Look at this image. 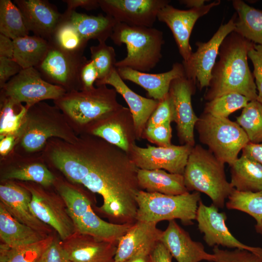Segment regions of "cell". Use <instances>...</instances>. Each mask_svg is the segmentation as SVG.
I'll list each match as a JSON object with an SVG mask.
<instances>
[{
	"label": "cell",
	"mask_w": 262,
	"mask_h": 262,
	"mask_svg": "<svg viewBox=\"0 0 262 262\" xmlns=\"http://www.w3.org/2000/svg\"><path fill=\"white\" fill-rule=\"evenodd\" d=\"M41 155L49 167L66 180L100 195L103 204L98 211L110 222L132 225L136 221V197L141 190L138 168L127 152L98 137L83 134L74 143L50 139Z\"/></svg>",
	"instance_id": "cell-1"
},
{
	"label": "cell",
	"mask_w": 262,
	"mask_h": 262,
	"mask_svg": "<svg viewBox=\"0 0 262 262\" xmlns=\"http://www.w3.org/2000/svg\"><path fill=\"white\" fill-rule=\"evenodd\" d=\"M254 44L234 32L225 38L204 96L205 100L208 101L228 93H236L249 101L257 100L254 78L247 62L248 52Z\"/></svg>",
	"instance_id": "cell-2"
},
{
	"label": "cell",
	"mask_w": 262,
	"mask_h": 262,
	"mask_svg": "<svg viewBox=\"0 0 262 262\" xmlns=\"http://www.w3.org/2000/svg\"><path fill=\"white\" fill-rule=\"evenodd\" d=\"M78 137L57 107L41 101L28 108L14 151L24 155L38 154L50 139L74 143Z\"/></svg>",
	"instance_id": "cell-3"
},
{
	"label": "cell",
	"mask_w": 262,
	"mask_h": 262,
	"mask_svg": "<svg viewBox=\"0 0 262 262\" xmlns=\"http://www.w3.org/2000/svg\"><path fill=\"white\" fill-rule=\"evenodd\" d=\"M114 88L102 85L87 91L66 92L53 100L78 135L85 134L94 124L122 106L117 101Z\"/></svg>",
	"instance_id": "cell-4"
},
{
	"label": "cell",
	"mask_w": 262,
	"mask_h": 262,
	"mask_svg": "<svg viewBox=\"0 0 262 262\" xmlns=\"http://www.w3.org/2000/svg\"><path fill=\"white\" fill-rule=\"evenodd\" d=\"M79 185L58 177L54 185L66 204L76 231L118 244L133 224H117L102 220L94 211L87 193Z\"/></svg>",
	"instance_id": "cell-5"
},
{
	"label": "cell",
	"mask_w": 262,
	"mask_h": 262,
	"mask_svg": "<svg viewBox=\"0 0 262 262\" xmlns=\"http://www.w3.org/2000/svg\"><path fill=\"white\" fill-rule=\"evenodd\" d=\"M183 175L189 192L206 194L218 208L224 207L234 189L227 179L225 163L199 145L193 147Z\"/></svg>",
	"instance_id": "cell-6"
},
{
	"label": "cell",
	"mask_w": 262,
	"mask_h": 262,
	"mask_svg": "<svg viewBox=\"0 0 262 262\" xmlns=\"http://www.w3.org/2000/svg\"><path fill=\"white\" fill-rule=\"evenodd\" d=\"M118 46L125 44L127 54L117 61L115 67H128L146 72L153 69L162 57L163 33L152 28L130 26L117 22L110 37Z\"/></svg>",
	"instance_id": "cell-7"
},
{
	"label": "cell",
	"mask_w": 262,
	"mask_h": 262,
	"mask_svg": "<svg viewBox=\"0 0 262 262\" xmlns=\"http://www.w3.org/2000/svg\"><path fill=\"white\" fill-rule=\"evenodd\" d=\"M200 194L194 191L179 195H168L140 190L136 197V220L157 224L176 219L184 225L196 220Z\"/></svg>",
	"instance_id": "cell-8"
},
{
	"label": "cell",
	"mask_w": 262,
	"mask_h": 262,
	"mask_svg": "<svg viewBox=\"0 0 262 262\" xmlns=\"http://www.w3.org/2000/svg\"><path fill=\"white\" fill-rule=\"evenodd\" d=\"M195 128L200 142L206 145L217 159L229 166L249 142L244 130L228 118L215 117L203 112Z\"/></svg>",
	"instance_id": "cell-9"
},
{
	"label": "cell",
	"mask_w": 262,
	"mask_h": 262,
	"mask_svg": "<svg viewBox=\"0 0 262 262\" xmlns=\"http://www.w3.org/2000/svg\"><path fill=\"white\" fill-rule=\"evenodd\" d=\"M31 194V209L40 221L50 226L64 240L76 232L66 204L56 192L32 182L18 181Z\"/></svg>",
	"instance_id": "cell-10"
},
{
	"label": "cell",
	"mask_w": 262,
	"mask_h": 262,
	"mask_svg": "<svg viewBox=\"0 0 262 262\" xmlns=\"http://www.w3.org/2000/svg\"><path fill=\"white\" fill-rule=\"evenodd\" d=\"M66 92L63 88L51 84L41 77L34 67L23 69L0 89L2 96L19 102L28 108L44 100H56Z\"/></svg>",
	"instance_id": "cell-11"
},
{
	"label": "cell",
	"mask_w": 262,
	"mask_h": 262,
	"mask_svg": "<svg viewBox=\"0 0 262 262\" xmlns=\"http://www.w3.org/2000/svg\"><path fill=\"white\" fill-rule=\"evenodd\" d=\"M49 43L46 57L34 68L44 80L63 88L66 92L80 91V71L87 59L83 54L69 53Z\"/></svg>",
	"instance_id": "cell-12"
},
{
	"label": "cell",
	"mask_w": 262,
	"mask_h": 262,
	"mask_svg": "<svg viewBox=\"0 0 262 262\" xmlns=\"http://www.w3.org/2000/svg\"><path fill=\"white\" fill-rule=\"evenodd\" d=\"M236 18L234 14L227 23L221 25L208 42H196V51L186 61H182L185 76L194 81L200 90L208 87L220 47L225 38L234 31Z\"/></svg>",
	"instance_id": "cell-13"
},
{
	"label": "cell",
	"mask_w": 262,
	"mask_h": 262,
	"mask_svg": "<svg viewBox=\"0 0 262 262\" xmlns=\"http://www.w3.org/2000/svg\"><path fill=\"white\" fill-rule=\"evenodd\" d=\"M193 147L184 144L168 147L148 145L147 147H141L134 143L127 154L139 169H163L169 173L183 175Z\"/></svg>",
	"instance_id": "cell-14"
},
{
	"label": "cell",
	"mask_w": 262,
	"mask_h": 262,
	"mask_svg": "<svg viewBox=\"0 0 262 262\" xmlns=\"http://www.w3.org/2000/svg\"><path fill=\"white\" fill-rule=\"evenodd\" d=\"M196 220L198 229L203 234V239L208 246L247 250L262 257V247L244 244L231 234L226 225L225 213L220 212L213 204L207 206L200 200Z\"/></svg>",
	"instance_id": "cell-15"
},
{
	"label": "cell",
	"mask_w": 262,
	"mask_h": 262,
	"mask_svg": "<svg viewBox=\"0 0 262 262\" xmlns=\"http://www.w3.org/2000/svg\"><path fill=\"white\" fill-rule=\"evenodd\" d=\"M0 181L32 182L45 188L54 186L56 176L48 166L41 153L24 155L14 151L0 158Z\"/></svg>",
	"instance_id": "cell-16"
},
{
	"label": "cell",
	"mask_w": 262,
	"mask_h": 262,
	"mask_svg": "<svg viewBox=\"0 0 262 262\" xmlns=\"http://www.w3.org/2000/svg\"><path fill=\"white\" fill-rule=\"evenodd\" d=\"M99 7L117 22L152 27L168 0H98Z\"/></svg>",
	"instance_id": "cell-17"
},
{
	"label": "cell",
	"mask_w": 262,
	"mask_h": 262,
	"mask_svg": "<svg viewBox=\"0 0 262 262\" xmlns=\"http://www.w3.org/2000/svg\"><path fill=\"white\" fill-rule=\"evenodd\" d=\"M220 2V0H215L189 10L179 9L168 4L159 11L157 19L165 23L171 31L183 61H186L193 52L189 42L196 22Z\"/></svg>",
	"instance_id": "cell-18"
},
{
	"label": "cell",
	"mask_w": 262,
	"mask_h": 262,
	"mask_svg": "<svg viewBox=\"0 0 262 262\" xmlns=\"http://www.w3.org/2000/svg\"><path fill=\"white\" fill-rule=\"evenodd\" d=\"M196 83L185 76L174 79L169 93L173 102L174 122L180 143L194 147V128L198 119L192 105L191 98L196 91Z\"/></svg>",
	"instance_id": "cell-19"
},
{
	"label": "cell",
	"mask_w": 262,
	"mask_h": 262,
	"mask_svg": "<svg viewBox=\"0 0 262 262\" xmlns=\"http://www.w3.org/2000/svg\"><path fill=\"white\" fill-rule=\"evenodd\" d=\"M85 134L98 137L127 153L136 139L132 115L123 106L94 124Z\"/></svg>",
	"instance_id": "cell-20"
},
{
	"label": "cell",
	"mask_w": 262,
	"mask_h": 262,
	"mask_svg": "<svg viewBox=\"0 0 262 262\" xmlns=\"http://www.w3.org/2000/svg\"><path fill=\"white\" fill-rule=\"evenodd\" d=\"M30 191L18 182L1 181L0 200L10 214L17 221L42 233L50 235L52 229L39 220L32 212Z\"/></svg>",
	"instance_id": "cell-21"
},
{
	"label": "cell",
	"mask_w": 262,
	"mask_h": 262,
	"mask_svg": "<svg viewBox=\"0 0 262 262\" xmlns=\"http://www.w3.org/2000/svg\"><path fill=\"white\" fill-rule=\"evenodd\" d=\"M60 244L72 262H113L117 246L77 231Z\"/></svg>",
	"instance_id": "cell-22"
},
{
	"label": "cell",
	"mask_w": 262,
	"mask_h": 262,
	"mask_svg": "<svg viewBox=\"0 0 262 262\" xmlns=\"http://www.w3.org/2000/svg\"><path fill=\"white\" fill-rule=\"evenodd\" d=\"M28 30L49 41L64 17L57 7L46 0H15Z\"/></svg>",
	"instance_id": "cell-23"
},
{
	"label": "cell",
	"mask_w": 262,
	"mask_h": 262,
	"mask_svg": "<svg viewBox=\"0 0 262 262\" xmlns=\"http://www.w3.org/2000/svg\"><path fill=\"white\" fill-rule=\"evenodd\" d=\"M95 84L97 86L110 85L123 97L132 115L136 139L142 137L147 124L159 101L143 97L131 90L119 76L116 68L104 79L97 80Z\"/></svg>",
	"instance_id": "cell-24"
},
{
	"label": "cell",
	"mask_w": 262,
	"mask_h": 262,
	"mask_svg": "<svg viewBox=\"0 0 262 262\" xmlns=\"http://www.w3.org/2000/svg\"><path fill=\"white\" fill-rule=\"evenodd\" d=\"M160 241L178 262L215 261L213 254L207 252L200 242L193 240L175 220L169 221L166 229L163 231Z\"/></svg>",
	"instance_id": "cell-25"
},
{
	"label": "cell",
	"mask_w": 262,
	"mask_h": 262,
	"mask_svg": "<svg viewBox=\"0 0 262 262\" xmlns=\"http://www.w3.org/2000/svg\"><path fill=\"white\" fill-rule=\"evenodd\" d=\"M123 80H127L145 89L148 96L160 101L168 93L171 82L175 79L185 76L182 64L176 63L172 68L165 72L151 74L128 67L116 68Z\"/></svg>",
	"instance_id": "cell-26"
},
{
	"label": "cell",
	"mask_w": 262,
	"mask_h": 262,
	"mask_svg": "<svg viewBox=\"0 0 262 262\" xmlns=\"http://www.w3.org/2000/svg\"><path fill=\"white\" fill-rule=\"evenodd\" d=\"M162 232L156 223L136 221L119 239L113 262H124L147 244L160 241Z\"/></svg>",
	"instance_id": "cell-27"
},
{
	"label": "cell",
	"mask_w": 262,
	"mask_h": 262,
	"mask_svg": "<svg viewBox=\"0 0 262 262\" xmlns=\"http://www.w3.org/2000/svg\"><path fill=\"white\" fill-rule=\"evenodd\" d=\"M137 180L141 190L149 193L179 195L190 192L187 189L183 175L171 173L163 169L137 171Z\"/></svg>",
	"instance_id": "cell-28"
},
{
	"label": "cell",
	"mask_w": 262,
	"mask_h": 262,
	"mask_svg": "<svg viewBox=\"0 0 262 262\" xmlns=\"http://www.w3.org/2000/svg\"><path fill=\"white\" fill-rule=\"evenodd\" d=\"M49 236L17 221L0 202V238L3 243L16 248L40 241Z\"/></svg>",
	"instance_id": "cell-29"
},
{
	"label": "cell",
	"mask_w": 262,
	"mask_h": 262,
	"mask_svg": "<svg viewBox=\"0 0 262 262\" xmlns=\"http://www.w3.org/2000/svg\"><path fill=\"white\" fill-rule=\"evenodd\" d=\"M230 181L236 190L245 192L262 191V165L242 153L230 166Z\"/></svg>",
	"instance_id": "cell-30"
},
{
	"label": "cell",
	"mask_w": 262,
	"mask_h": 262,
	"mask_svg": "<svg viewBox=\"0 0 262 262\" xmlns=\"http://www.w3.org/2000/svg\"><path fill=\"white\" fill-rule=\"evenodd\" d=\"M67 15L78 32L86 41L97 39L98 42H106L110 37L117 23L109 15L100 14L90 16L73 11L64 12Z\"/></svg>",
	"instance_id": "cell-31"
},
{
	"label": "cell",
	"mask_w": 262,
	"mask_h": 262,
	"mask_svg": "<svg viewBox=\"0 0 262 262\" xmlns=\"http://www.w3.org/2000/svg\"><path fill=\"white\" fill-rule=\"evenodd\" d=\"M13 59L23 69L36 67L44 60L49 49V41L36 35H27L13 40Z\"/></svg>",
	"instance_id": "cell-32"
},
{
	"label": "cell",
	"mask_w": 262,
	"mask_h": 262,
	"mask_svg": "<svg viewBox=\"0 0 262 262\" xmlns=\"http://www.w3.org/2000/svg\"><path fill=\"white\" fill-rule=\"evenodd\" d=\"M238 15L233 32L253 43L262 46V10L241 0L232 1Z\"/></svg>",
	"instance_id": "cell-33"
},
{
	"label": "cell",
	"mask_w": 262,
	"mask_h": 262,
	"mask_svg": "<svg viewBox=\"0 0 262 262\" xmlns=\"http://www.w3.org/2000/svg\"><path fill=\"white\" fill-rule=\"evenodd\" d=\"M225 205L229 210L241 211L253 217L255 230L262 236V191L245 192L234 189Z\"/></svg>",
	"instance_id": "cell-34"
},
{
	"label": "cell",
	"mask_w": 262,
	"mask_h": 262,
	"mask_svg": "<svg viewBox=\"0 0 262 262\" xmlns=\"http://www.w3.org/2000/svg\"><path fill=\"white\" fill-rule=\"evenodd\" d=\"M64 17L55 29L50 43L69 53L83 54L88 42L84 40L65 13Z\"/></svg>",
	"instance_id": "cell-35"
},
{
	"label": "cell",
	"mask_w": 262,
	"mask_h": 262,
	"mask_svg": "<svg viewBox=\"0 0 262 262\" xmlns=\"http://www.w3.org/2000/svg\"><path fill=\"white\" fill-rule=\"evenodd\" d=\"M28 109L21 103L0 96V138L8 135H17Z\"/></svg>",
	"instance_id": "cell-36"
},
{
	"label": "cell",
	"mask_w": 262,
	"mask_h": 262,
	"mask_svg": "<svg viewBox=\"0 0 262 262\" xmlns=\"http://www.w3.org/2000/svg\"><path fill=\"white\" fill-rule=\"evenodd\" d=\"M22 14L11 0H0V33L14 40L29 35Z\"/></svg>",
	"instance_id": "cell-37"
},
{
	"label": "cell",
	"mask_w": 262,
	"mask_h": 262,
	"mask_svg": "<svg viewBox=\"0 0 262 262\" xmlns=\"http://www.w3.org/2000/svg\"><path fill=\"white\" fill-rule=\"evenodd\" d=\"M236 119V122L244 130L250 143L262 142V105L259 102L249 101Z\"/></svg>",
	"instance_id": "cell-38"
},
{
	"label": "cell",
	"mask_w": 262,
	"mask_h": 262,
	"mask_svg": "<svg viewBox=\"0 0 262 262\" xmlns=\"http://www.w3.org/2000/svg\"><path fill=\"white\" fill-rule=\"evenodd\" d=\"M249 101L240 94L228 93L206 102L203 112L215 117L228 118L231 114L245 107Z\"/></svg>",
	"instance_id": "cell-39"
},
{
	"label": "cell",
	"mask_w": 262,
	"mask_h": 262,
	"mask_svg": "<svg viewBox=\"0 0 262 262\" xmlns=\"http://www.w3.org/2000/svg\"><path fill=\"white\" fill-rule=\"evenodd\" d=\"M91 60L98 72V79L101 80L107 77L115 68L116 54L114 48L106 42H100L90 48Z\"/></svg>",
	"instance_id": "cell-40"
},
{
	"label": "cell",
	"mask_w": 262,
	"mask_h": 262,
	"mask_svg": "<svg viewBox=\"0 0 262 262\" xmlns=\"http://www.w3.org/2000/svg\"><path fill=\"white\" fill-rule=\"evenodd\" d=\"M54 239L50 235L36 243L16 248H11L6 262H36L45 254Z\"/></svg>",
	"instance_id": "cell-41"
},
{
	"label": "cell",
	"mask_w": 262,
	"mask_h": 262,
	"mask_svg": "<svg viewBox=\"0 0 262 262\" xmlns=\"http://www.w3.org/2000/svg\"><path fill=\"white\" fill-rule=\"evenodd\" d=\"M215 256L214 262H262V257L245 249H223L218 246L213 249Z\"/></svg>",
	"instance_id": "cell-42"
},
{
	"label": "cell",
	"mask_w": 262,
	"mask_h": 262,
	"mask_svg": "<svg viewBox=\"0 0 262 262\" xmlns=\"http://www.w3.org/2000/svg\"><path fill=\"white\" fill-rule=\"evenodd\" d=\"M175 111L172 98L168 93L162 100L150 116L146 127H151L174 122Z\"/></svg>",
	"instance_id": "cell-43"
},
{
	"label": "cell",
	"mask_w": 262,
	"mask_h": 262,
	"mask_svg": "<svg viewBox=\"0 0 262 262\" xmlns=\"http://www.w3.org/2000/svg\"><path fill=\"white\" fill-rule=\"evenodd\" d=\"M143 135L151 143L157 145L159 147H168L172 145L171 123L146 127Z\"/></svg>",
	"instance_id": "cell-44"
},
{
	"label": "cell",
	"mask_w": 262,
	"mask_h": 262,
	"mask_svg": "<svg viewBox=\"0 0 262 262\" xmlns=\"http://www.w3.org/2000/svg\"><path fill=\"white\" fill-rule=\"evenodd\" d=\"M247 55L254 67L253 75L258 91L257 100L262 105V46L254 44Z\"/></svg>",
	"instance_id": "cell-45"
},
{
	"label": "cell",
	"mask_w": 262,
	"mask_h": 262,
	"mask_svg": "<svg viewBox=\"0 0 262 262\" xmlns=\"http://www.w3.org/2000/svg\"><path fill=\"white\" fill-rule=\"evenodd\" d=\"M98 79V72L90 59L87 60L82 65L80 73V91H87L93 89L94 84Z\"/></svg>",
	"instance_id": "cell-46"
},
{
	"label": "cell",
	"mask_w": 262,
	"mask_h": 262,
	"mask_svg": "<svg viewBox=\"0 0 262 262\" xmlns=\"http://www.w3.org/2000/svg\"><path fill=\"white\" fill-rule=\"evenodd\" d=\"M22 69L13 59L0 57V88Z\"/></svg>",
	"instance_id": "cell-47"
},
{
	"label": "cell",
	"mask_w": 262,
	"mask_h": 262,
	"mask_svg": "<svg viewBox=\"0 0 262 262\" xmlns=\"http://www.w3.org/2000/svg\"><path fill=\"white\" fill-rule=\"evenodd\" d=\"M45 262H72L68 258L60 244L54 239L44 254Z\"/></svg>",
	"instance_id": "cell-48"
},
{
	"label": "cell",
	"mask_w": 262,
	"mask_h": 262,
	"mask_svg": "<svg viewBox=\"0 0 262 262\" xmlns=\"http://www.w3.org/2000/svg\"><path fill=\"white\" fill-rule=\"evenodd\" d=\"M172 256L160 241L152 248L149 256V262H172Z\"/></svg>",
	"instance_id": "cell-49"
},
{
	"label": "cell",
	"mask_w": 262,
	"mask_h": 262,
	"mask_svg": "<svg viewBox=\"0 0 262 262\" xmlns=\"http://www.w3.org/2000/svg\"><path fill=\"white\" fill-rule=\"evenodd\" d=\"M66 4L67 8L65 11L71 12L75 11L76 8L82 7L87 10L96 9L99 7L98 0H63Z\"/></svg>",
	"instance_id": "cell-50"
},
{
	"label": "cell",
	"mask_w": 262,
	"mask_h": 262,
	"mask_svg": "<svg viewBox=\"0 0 262 262\" xmlns=\"http://www.w3.org/2000/svg\"><path fill=\"white\" fill-rule=\"evenodd\" d=\"M157 242L150 243L144 246L124 262H149L150 254Z\"/></svg>",
	"instance_id": "cell-51"
},
{
	"label": "cell",
	"mask_w": 262,
	"mask_h": 262,
	"mask_svg": "<svg viewBox=\"0 0 262 262\" xmlns=\"http://www.w3.org/2000/svg\"><path fill=\"white\" fill-rule=\"evenodd\" d=\"M16 136L8 135L0 138V158H4L14 150Z\"/></svg>",
	"instance_id": "cell-52"
},
{
	"label": "cell",
	"mask_w": 262,
	"mask_h": 262,
	"mask_svg": "<svg viewBox=\"0 0 262 262\" xmlns=\"http://www.w3.org/2000/svg\"><path fill=\"white\" fill-rule=\"evenodd\" d=\"M14 51L13 40L0 33V57L13 59Z\"/></svg>",
	"instance_id": "cell-53"
},
{
	"label": "cell",
	"mask_w": 262,
	"mask_h": 262,
	"mask_svg": "<svg viewBox=\"0 0 262 262\" xmlns=\"http://www.w3.org/2000/svg\"><path fill=\"white\" fill-rule=\"evenodd\" d=\"M242 151V153L249 156L262 165V142L258 144L249 142Z\"/></svg>",
	"instance_id": "cell-54"
},
{
	"label": "cell",
	"mask_w": 262,
	"mask_h": 262,
	"mask_svg": "<svg viewBox=\"0 0 262 262\" xmlns=\"http://www.w3.org/2000/svg\"><path fill=\"white\" fill-rule=\"evenodd\" d=\"M209 0H183L180 2L185 5L187 7L190 9L199 8L205 5V2Z\"/></svg>",
	"instance_id": "cell-55"
},
{
	"label": "cell",
	"mask_w": 262,
	"mask_h": 262,
	"mask_svg": "<svg viewBox=\"0 0 262 262\" xmlns=\"http://www.w3.org/2000/svg\"><path fill=\"white\" fill-rule=\"evenodd\" d=\"M36 262H45L44 254Z\"/></svg>",
	"instance_id": "cell-56"
}]
</instances>
